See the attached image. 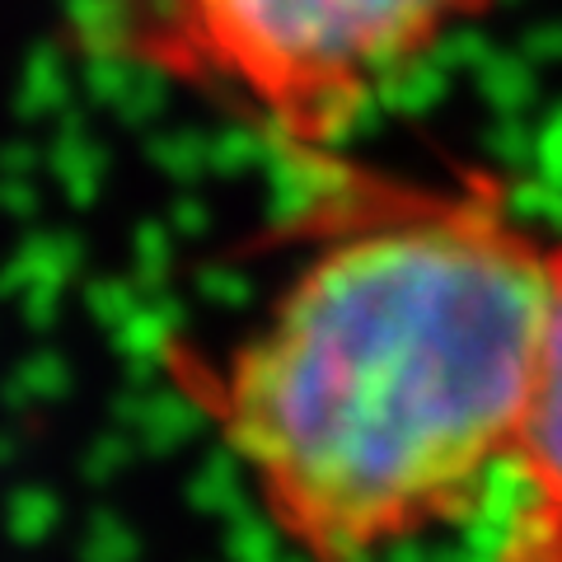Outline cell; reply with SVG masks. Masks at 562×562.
<instances>
[{
	"instance_id": "obj_1",
	"label": "cell",
	"mask_w": 562,
	"mask_h": 562,
	"mask_svg": "<svg viewBox=\"0 0 562 562\" xmlns=\"http://www.w3.org/2000/svg\"><path fill=\"white\" fill-rule=\"evenodd\" d=\"M549 249L487 183L390 192L291 272L216 375V422L305 562H384L512 469Z\"/></svg>"
},
{
	"instance_id": "obj_2",
	"label": "cell",
	"mask_w": 562,
	"mask_h": 562,
	"mask_svg": "<svg viewBox=\"0 0 562 562\" xmlns=\"http://www.w3.org/2000/svg\"><path fill=\"white\" fill-rule=\"evenodd\" d=\"M492 0H155L140 52L301 150L342 140L366 109Z\"/></svg>"
},
{
	"instance_id": "obj_3",
	"label": "cell",
	"mask_w": 562,
	"mask_h": 562,
	"mask_svg": "<svg viewBox=\"0 0 562 562\" xmlns=\"http://www.w3.org/2000/svg\"><path fill=\"white\" fill-rule=\"evenodd\" d=\"M512 473L520 483V506L497 562H562V244L549 249V291Z\"/></svg>"
}]
</instances>
